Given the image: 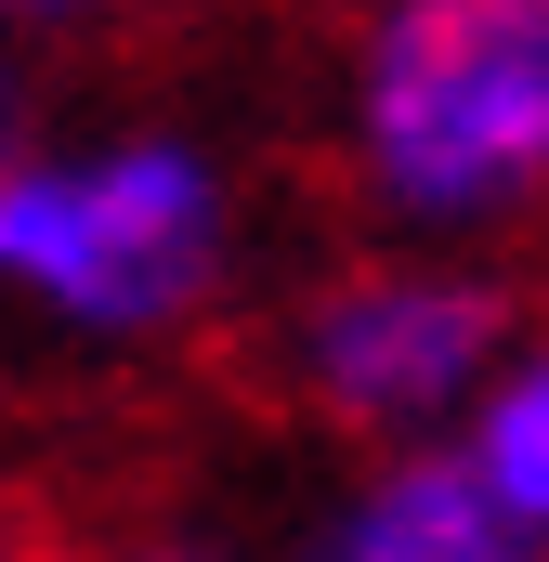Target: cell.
Here are the masks:
<instances>
[{
    "label": "cell",
    "instance_id": "1",
    "mask_svg": "<svg viewBox=\"0 0 549 562\" xmlns=\"http://www.w3.org/2000/svg\"><path fill=\"white\" fill-rule=\"evenodd\" d=\"M249 170L183 119L40 132L0 170V340L53 367H170L249 301Z\"/></svg>",
    "mask_w": 549,
    "mask_h": 562
},
{
    "label": "cell",
    "instance_id": "5",
    "mask_svg": "<svg viewBox=\"0 0 549 562\" xmlns=\"http://www.w3.org/2000/svg\"><path fill=\"white\" fill-rule=\"evenodd\" d=\"M458 445L484 458V484H497V510H511V537L549 550V327L511 340V367L484 380V406L458 419Z\"/></svg>",
    "mask_w": 549,
    "mask_h": 562
},
{
    "label": "cell",
    "instance_id": "6",
    "mask_svg": "<svg viewBox=\"0 0 549 562\" xmlns=\"http://www.w3.org/2000/svg\"><path fill=\"white\" fill-rule=\"evenodd\" d=\"M40 144V40H13L0 26V170Z\"/></svg>",
    "mask_w": 549,
    "mask_h": 562
},
{
    "label": "cell",
    "instance_id": "7",
    "mask_svg": "<svg viewBox=\"0 0 549 562\" xmlns=\"http://www.w3.org/2000/svg\"><path fill=\"white\" fill-rule=\"evenodd\" d=\"M105 13H119V0H0V26H13V40H40V53H53V40H79V26H105Z\"/></svg>",
    "mask_w": 549,
    "mask_h": 562
},
{
    "label": "cell",
    "instance_id": "2",
    "mask_svg": "<svg viewBox=\"0 0 549 562\" xmlns=\"http://www.w3.org/2000/svg\"><path fill=\"white\" fill-rule=\"evenodd\" d=\"M340 183L367 236H549V0H367L340 40Z\"/></svg>",
    "mask_w": 549,
    "mask_h": 562
},
{
    "label": "cell",
    "instance_id": "3",
    "mask_svg": "<svg viewBox=\"0 0 549 562\" xmlns=\"http://www.w3.org/2000/svg\"><path fill=\"white\" fill-rule=\"evenodd\" d=\"M524 340V288L497 249H432V236H367L274 301L262 367L274 393L340 445H418L484 406V380Z\"/></svg>",
    "mask_w": 549,
    "mask_h": 562
},
{
    "label": "cell",
    "instance_id": "4",
    "mask_svg": "<svg viewBox=\"0 0 549 562\" xmlns=\"http://www.w3.org/2000/svg\"><path fill=\"white\" fill-rule=\"evenodd\" d=\"M354 458H367V471H354V484L327 497V524H314L327 562H524L497 484H484V458H471L458 431L354 445Z\"/></svg>",
    "mask_w": 549,
    "mask_h": 562
},
{
    "label": "cell",
    "instance_id": "8",
    "mask_svg": "<svg viewBox=\"0 0 549 562\" xmlns=\"http://www.w3.org/2000/svg\"><path fill=\"white\" fill-rule=\"evenodd\" d=\"M26 550V497H13V484H0V562Z\"/></svg>",
    "mask_w": 549,
    "mask_h": 562
}]
</instances>
